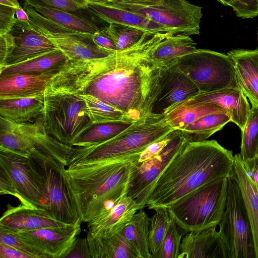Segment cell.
<instances>
[{"label":"cell","instance_id":"1","mask_svg":"<svg viewBox=\"0 0 258 258\" xmlns=\"http://www.w3.org/2000/svg\"><path fill=\"white\" fill-rule=\"evenodd\" d=\"M171 34L146 33L133 46L106 57L69 60L44 93L91 95L134 121L151 116L160 92L161 67L150 54Z\"/></svg>","mask_w":258,"mask_h":258},{"label":"cell","instance_id":"2","mask_svg":"<svg viewBox=\"0 0 258 258\" xmlns=\"http://www.w3.org/2000/svg\"><path fill=\"white\" fill-rule=\"evenodd\" d=\"M233 163L232 152L215 140L185 142L156 180L146 207L167 208L192 190L229 176Z\"/></svg>","mask_w":258,"mask_h":258},{"label":"cell","instance_id":"3","mask_svg":"<svg viewBox=\"0 0 258 258\" xmlns=\"http://www.w3.org/2000/svg\"><path fill=\"white\" fill-rule=\"evenodd\" d=\"M130 169L128 157L67 167L82 222L93 219L101 204L127 185Z\"/></svg>","mask_w":258,"mask_h":258},{"label":"cell","instance_id":"4","mask_svg":"<svg viewBox=\"0 0 258 258\" xmlns=\"http://www.w3.org/2000/svg\"><path fill=\"white\" fill-rule=\"evenodd\" d=\"M173 130L165 121L163 115L154 113L135 121L106 142L87 147H74L68 166L125 158L141 152Z\"/></svg>","mask_w":258,"mask_h":258},{"label":"cell","instance_id":"5","mask_svg":"<svg viewBox=\"0 0 258 258\" xmlns=\"http://www.w3.org/2000/svg\"><path fill=\"white\" fill-rule=\"evenodd\" d=\"M32 177L47 201V212L68 224L81 220L67 167L51 156L34 149L28 157Z\"/></svg>","mask_w":258,"mask_h":258},{"label":"cell","instance_id":"6","mask_svg":"<svg viewBox=\"0 0 258 258\" xmlns=\"http://www.w3.org/2000/svg\"><path fill=\"white\" fill-rule=\"evenodd\" d=\"M228 177L209 182L167 208L170 217L183 235L218 225L226 206Z\"/></svg>","mask_w":258,"mask_h":258},{"label":"cell","instance_id":"7","mask_svg":"<svg viewBox=\"0 0 258 258\" xmlns=\"http://www.w3.org/2000/svg\"><path fill=\"white\" fill-rule=\"evenodd\" d=\"M42 119L47 134L71 146L74 140L93 124L84 99L69 93L44 94Z\"/></svg>","mask_w":258,"mask_h":258},{"label":"cell","instance_id":"8","mask_svg":"<svg viewBox=\"0 0 258 258\" xmlns=\"http://www.w3.org/2000/svg\"><path fill=\"white\" fill-rule=\"evenodd\" d=\"M173 62L197 85L200 93L241 89L233 62L227 54L197 49Z\"/></svg>","mask_w":258,"mask_h":258},{"label":"cell","instance_id":"9","mask_svg":"<svg viewBox=\"0 0 258 258\" xmlns=\"http://www.w3.org/2000/svg\"><path fill=\"white\" fill-rule=\"evenodd\" d=\"M218 227L225 258H255L251 226L242 195L230 175L226 206Z\"/></svg>","mask_w":258,"mask_h":258},{"label":"cell","instance_id":"10","mask_svg":"<svg viewBox=\"0 0 258 258\" xmlns=\"http://www.w3.org/2000/svg\"><path fill=\"white\" fill-rule=\"evenodd\" d=\"M0 147L28 157L34 149L49 155L68 166L74 147L62 144L46 133L42 119L34 123L0 118Z\"/></svg>","mask_w":258,"mask_h":258},{"label":"cell","instance_id":"11","mask_svg":"<svg viewBox=\"0 0 258 258\" xmlns=\"http://www.w3.org/2000/svg\"><path fill=\"white\" fill-rule=\"evenodd\" d=\"M143 16L174 34H200L202 7L187 0H153L141 3H109Z\"/></svg>","mask_w":258,"mask_h":258},{"label":"cell","instance_id":"12","mask_svg":"<svg viewBox=\"0 0 258 258\" xmlns=\"http://www.w3.org/2000/svg\"><path fill=\"white\" fill-rule=\"evenodd\" d=\"M23 8L29 16L31 26L61 50L70 61L102 58L113 53L97 46L91 35L64 27L42 16L25 3Z\"/></svg>","mask_w":258,"mask_h":258},{"label":"cell","instance_id":"13","mask_svg":"<svg viewBox=\"0 0 258 258\" xmlns=\"http://www.w3.org/2000/svg\"><path fill=\"white\" fill-rule=\"evenodd\" d=\"M185 143L182 131L176 130L172 139L159 154L140 163L131 162L125 195L132 198L140 210L146 207L147 198L156 180Z\"/></svg>","mask_w":258,"mask_h":258},{"label":"cell","instance_id":"14","mask_svg":"<svg viewBox=\"0 0 258 258\" xmlns=\"http://www.w3.org/2000/svg\"><path fill=\"white\" fill-rule=\"evenodd\" d=\"M0 166L9 173L21 204L47 211V201L32 177L28 157L0 147Z\"/></svg>","mask_w":258,"mask_h":258},{"label":"cell","instance_id":"15","mask_svg":"<svg viewBox=\"0 0 258 258\" xmlns=\"http://www.w3.org/2000/svg\"><path fill=\"white\" fill-rule=\"evenodd\" d=\"M82 222L80 220L75 224L60 227L8 232L19 237L45 258H63L81 232Z\"/></svg>","mask_w":258,"mask_h":258},{"label":"cell","instance_id":"16","mask_svg":"<svg viewBox=\"0 0 258 258\" xmlns=\"http://www.w3.org/2000/svg\"><path fill=\"white\" fill-rule=\"evenodd\" d=\"M160 92L154 103L153 113L163 114L171 107L200 93L197 85L174 63L161 67Z\"/></svg>","mask_w":258,"mask_h":258},{"label":"cell","instance_id":"17","mask_svg":"<svg viewBox=\"0 0 258 258\" xmlns=\"http://www.w3.org/2000/svg\"><path fill=\"white\" fill-rule=\"evenodd\" d=\"M10 32L15 37V48L0 70L57 49L50 40L36 30L29 22L26 23L17 20Z\"/></svg>","mask_w":258,"mask_h":258},{"label":"cell","instance_id":"18","mask_svg":"<svg viewBox=\"0 0 258 258\" xmlns=\"http://www.w3.org/2000/svg\"><path fill=\"white\" fill-rule=\"evenodd\" d=\"M66 224L54 219L45 210L22 204L16 207L8 204L0 219V229L14 232Z\"/></svg>","mask_w":258,"mask_h":258},{"label":"cell","instance_id":"19","mask_svg":"<svg viewBox=\"0 0 258 258\" xmlns=\"http://www.w3.org/2000/svg\"><path fill=\"white\" fill-rule=\"evenodd\" d=\"M218 226L191 231L184 235L178 258H225Z\"/></svg>","mask_w":258,"mask_h":258},{"label":"cell","instance_id":"20","mask_svg":"<svg viewBox=\"0 0 258 258\" xmlns=\"http://www.w3.org/2000/svg\"><path fill=\"white\" fill-rule=\"evenodd\" d=\"M58 72L16 74L0 77V99L44 94L47 85Z\"/></svg>","mask_w":258,"mask_h":258},{"label":"cell","instance_id":"21","mask_svg":"<svg viewBox=\"0 0 258 258\" xmlns=\"http://www.w3.org/2000/svg\"><path fill=\"white\" fill-rule=\"evenodd\" d=\"M86 9L91 14L108 24L115 23L128 26L147 33H170L165 27L143 16L121 9L109 3L89 2Z\"/></svg>","mask_w":258,"mask_h":258},{"label":"cell","instance_id":"22","mask_svg":"<svg viewBox=\"0 0 258 258\" xmlns=\"http://www.w3.org/2000/svg\"><path fill=\"white\" fill-rule=\"evenodd\" d=\"M192 98L222 107L230 116L231 121L236 124L241 131L244 128L251 110L247 97L241 89L225 88L199 93Z\"/></svg>","mask_w":258,"mask_h":258},{"label":"cell","instance_id":"23","mask_svg":"<svg viewBox=\"0 0 258 258\" xmlns=\"http://www.w3.org/2000/svg\"><path fill=\"white\" fill-rule=\"evenodd\" d=\"M227 54L233 62L241 90L251 105L258 106V48L234 49Z\"/></svg>","mask_w":258,"mask_h":258},{"label":"cell","instance_id":"24","mask_svg":"<svg viewBox=\"0 0 258 258\" xmlns=\"http://www.w3.org/2000/svg\"><path fill=\"white\" fill-rule=\"evenodd\" d=\"M230 176L240 189L251 226L255 257L258 258V188L247 173L240 153L234 155Z\"/></svg>","mask_w":258,"mask_h":258},{"label":"cell","instance_id":"25","mask_svg":"<svg viewBox=\"0 0 258 258\" xmlns=\"http://www.w3.org/2000/svg\"><path fill=\"white\" fill-rule=\"evenodd\" d=\"M213 113L228 114L219 105L198 101L190 98L174 105L163 115L165 121L170 127L182 131L201 117Z\"/></svg>","mask_w":258,"mask_h":258},{"label":"cell","instance_id":"26","mask_svg":"<svg viewBox=\"0 0 258 258\" xmlns=\"http://www.w3.org/2000/svg\"><path fill=\"white\" fill-rule=\"evenodd\" d=\"M140 210L136 202L125 195L106 216L88 222V232L100 236L119 232Z\"/></svg>","mask_w":258,"mask_h":258},{"label":"cell","instance_id":"27","mask_svg":"<svg viewBox=\"0 0 258 258\" xmlns=\"http://www.w3.org/2000/svg\"><path fill=\"white\" fill-rule=\"evenodd\" d=\"M86 237L91 258H139L119 232L100 236L88 232Z\"/></svg>","mask_w":258,"mask_h":258},{"label":"cell","instance_id":"28","mask_svg":"<svg viewBox=\"0 0 258 258\" xmlns=\"http://www.w3.org/2000/svg\"><path fill=\"white\" fill-rule=\"evenodd\" d=\"M69 60L59 49L47 52L28 60L0 70V77L16 74H39L58 72Z\"/></svg>","mask_w":258,"mask_h":258},{"label":"cell","instance_id":"29","mask_svg":"<svg viewBox=\"0 0 258 258\" xmlns=\"http://www.w3.org/2000/svg\"><path fill=\"white\" fill-rule=\"evenodd\" d=\"M44 94L30 97L0 99V114L9 120L24 123L42 114Z\"/></svg>","mask_w":258,"mask_h":258},{"label":"cell","instance_id":"30","mask_svg":"<svg viewBox=\"0 0 258 258\" xmlns=\"http://www.w3.org/2000/svg\"><path fill=\"white\" fill-rule=\"evenodd\" d=\"M197 49L196 43L189 35L171 34L159 44L150 56L162 67L172 63Z\"/></svg>","mask_w":258,"mask_h":258},{"label":"cell","instance_id":"31","mask_svg":"<svg viewBox=\"0 0 258 258\" xmlns=\"http://www.w3.org/2000/svg\"><path fill=\"white\" fill-rule=\"evenodd\" d=\"M150 219L141 209L119 232L133 248L139 258H151L149 246Z\"/></svg>","mask_w":258,"mask_h":258},{"label":"cell","instance_id":"32","mask_svg":"<svg viewBox=\"0 0 258 258\" xmlns=\"http://www.w3.org/2000/svg\"><path fill=\"white\" fill-rule=\"evenodd\" d=\"M134 122L119 120L93 123L74 140L72 146L87 147L104 143L120 134Z\"/></svg>","mask_w":258,"mask_h":258},{"label":"cell","instance_id":"33","mask_svg":"<svg viewBox=\"0 0 258 258\" xmlns=\"http://www.w3.org/2000/svg\"><path fill=\"white\" fill-rule=\"evenodd\" d=\"M29 5L45 18L76 32L92 35L99 29L89 20L71 12L46 6Z\"/></svg>","mask_w":258,"mask_h":258},{"label":"cell","instance_id":"34","mask_svg":"<svg viewBox=\"0 0 258 258\" xmlns=\"http://www.w3.org/2000/svg\"><path fill=\"white\" fill-rule=\"evenodd\" d=\"M231 121L230 116L225 113H213L199 118L182 132L185 142H201L221 130Z\"/></svg>","mask_w":258,"mask_h":258},{"label":"cell","instance_id":"35","mask_svg":"<svg viewBox=\"0 0 258 258\" xmlns=\"http://www.w3.org/2000/svg\"><path fill=\"white\" fill-rule=\"evenodd\" d=\"M153 209L155 213L149 218V246L151 258H157L170 222V216L165 207H158Z\"/></svg>","mask_w":258,"mask_h":258},{"label":"cell","instance_id":"36","mask_svg":"<svg viewBox=\"0 0 258 258\" xmlns=\"http://www.w3.org/2000/svg\"><path fill=\"white\" fill-rule=\"evenodd\" d=\"M258 146V106L251 105L250 112L241 131L240 154L243 161L255 156Z\"/></svg>","mask_w":258,"mask_h":258},{"label":"cell","instance_id":"37","mask_svg":"<svg viewBox=\"0 0 258 258\" xmlns=\"http://www.w3.org/2000/svg\"><path fill=\"white\" fill-rule=\"evenodd\" d=\"M85 101L93 123L132 120L123 112L91 95H78Z\"/></svg>","mask_w":258,"mask_h":258},{"label":"cell","instance_id":"38","mask_svg":"<svg viewBox=\"0 0 258 258\" xmlns=\"http://www.w3.org/2000/svg\"><path fill=\"white\" fill-rule=\"evenodd\" d=\"M105 29L118 51L133 46L147 33L137 28L115 23L108 24Z\"/></svg>","mask_w":258,"mask_h":258},{"label":"cell","instance_id":"39","mask_svg":"<svg viewBox=\"0 0 258 258\" xmlns=\"http://www.w3.org/2000/svg\"><path fill=\"white\" fill-rule=\"evenodd\" d=\"M183 236L174 221L170 217L157 258H178Z\"/></svg>","mask_w":258,"mask_h":258},{"label":"cell","instance_id":"40","mask_svg":"<svg viewBox=\"0 0 258 258\" xmlns=\"http://www.w3.org/2000/svg\"><path fill=\"white\" fill-rule=\"evenodd\" d=\"M176 131V130L173 129L162 138L150 144L141 152L130 156L128 158L131 162L140 163L159 154L172 139Z\"/></svg>","mask_w":258,"mask_h":258},{"label":"cell","instance_id":"41","mask_svg":"<svg viewBox=\"0 0 258 258\" xmlns=\"http://www.w3.org/2000/svg\"><path fill=\"white\" fill-rule=\"evenodd\" d=\"M0 243L10 246L26 253L30 255L31 258H45L43 254L19 237L2 229H0Z\"/></svg>","mask_w":258,"mask_h":258},{"label":"cell","instance_id":"42","mask_svg":"<svg viewBox=\"0 0 258 258\" xmlns=\"http://www.w3.org/2000/svg\"><path fill=\"white\" fill-rule=\"evenodd\" d=\"M224 6L231 7L236 16L243 19L258 15V0H217Z\"/></svg>","mask_w":258,"mask_h":258},{"label":"cell","instance_id":"43","mask_svg":"<svg viewBox=\"0 0 258 258\" xmlns=\"http://www.w3.org/2000/svg\"><path fill=\"white\" fill-rule=\"evenodd\" d=\"M28 5L36 4L56 8L73 12L86 9V7L74 0H23Z\"/></svg>","mask_w":258,"mask_h":258},{"label":"cell","instance_id":"44","mask_svg":"<svg viewBox=\"0 0 258 258\" xmlns=\"http://www.w3.org/2000/svg\"><path fill=\"white\" fill-rule=\"evenodd\" d=\"M16 9L0 5V34L10 32L17 22Z\"/></svg>","mask_w":258,"mask_h":258},{"label":"cell","instance_id":"45","mask_svg":"<svg viewBox=\"0 0 258 258\" xmlns=\"http://www.w3.org/2000/svg\"><path fill=\"white\" fill-rule=\"evenodd\" d=\"M15 46V39L11 32L0 34V69L5 66L7 58Z\"/></svg>","mask_w":258,"mask_h":258},{"label":"cell","instance_id":"46","mask_svg":"<svg viewBox=\"0 0 258 258\" xmlns=\"http://www.w3.org/2000/svg\"><path fill=\"white\" fill-rule=\"evenodd\" d=\"M64 257L91 258L87 237L77 238Z\"/></svg>","mask_w":258,"mask_h":258},{"label":"cell","instance_id":"47","mask_svg":"<svg viewBox=\"0 0 258 258\" xmlns=\"http://www.w3.org/2000/svg\"><path fill=\"white\" fill-rule=\"evenodd\" d=\"M94 43L100 48L114 52L117 51L116 45L111 38L107 33L105 27L99 29L91 35Z\"/></svg>","mask_w":258,"mask_h":258},{"label":"cell","instance_id":"48","mask_svg":"<svg viewBox=\"0 0 258 258\" xmlns=\"http://www.w3.org/2000/svg\"><path fill=\"white\" fill-rule=\"evenodd\" d=\"M0 194L17 198V195L12 179L7 170L0 166Z\"/></svg>","mask_w":258,"mask_h":258},{"label":"cell","instance_id":"49","mask_svg":"<svg viewBox=\"0 0 258 258\" xmlns=\"http://www.w3.org/2000/svg\"><path fill=\"white\" fill-rule=\"evenodd\" d=\"M0 258H31L10 246L0 243Z\"/></svg>","mask_w":258,"mask_h":258},{"label":"cell","instance_id":"50","mask_svg":"<svg viewBox=\"0 0 258 258\" xmlns=\"http://www.w3.org/2000/svg\"><path fill=\"white\" fill-rule=\"evenodd\" d=\"M244 166L247 173L258 188V159L254 158L243 161Z\"/></svg>","mask_w":258,"mask_h":258},{"label":"cell","instance_id":"51","mask_svg":"<svg viewBox=\"0 0 258 258\" xmlns=\"http://www.w3.org/2000/svg\"><path fill=\"white\" fill-rule=\"evenodd\" d=\"M16 17L17 20L23 22H29V17L26 10L20 6L16 9Z\"/></svg>","mask_w":258,"mask_h":258},{"label":"cell","instance_id":"52","mask_svg":"<svg viewBox=\"0 0 258 258\" xmlns=\"http://www.w3.org/2000/svg\"><path fill=\"white\" fill-rule=\"evenodd\" d=\"M153 0H110L107 3H141Z\"/></svg>","mask_w":258,"mask_h":258},{"label":"cell","instance_id":"53","mask_svg":"<svg viewBox=\"0 0 258 258\" xmlns=\"http://www.w3.org/2000/svg\"><path fill=\"white\" fill-rule=\"evenodd\" d=\"M0 5L10 7L14 8H17V7L13 2L11 0H0Z\"/></svg>","mask_w":258,"mask_h":258},{"label":"cell","instance_id":"54","mask_svg":"<svg viewBox=\"0 0 258 258\" xmlns=\"http://www.w3.org/2000/svg\"><path fill=\"white\" fill-rule=\"evenodd\" d=\"M75 2H77L86 7V9L87 7V5L89 2V0H74Z\"/></svg>","mask_w":258,"mask_h":258},{"label":"cell","instance_id":"55","mask_svg":"<svg viewBox=\"0 0 258 258\" xmlns=\"http://www.w3.org/2000/svg\"><path fill=\"white\" fill-rule=\"evenodd\" d=\"M89 2H96L99 3H107L110 0H89Z\"/></svg>","mask_w":258,"mask_h":258},{"label":"cell","instance_id":"56","mask_svg":"<svg viewBox=\"0 0 258 258\" xmlns=\"http://www.w3.org/2000/svg\"><path fill=\"white\" fill-rule=\"evenodd\" d=\"M12 2H13L17 7H19L20 5L18 1V0H11Z\"/></svg>","mask_w":258,"mask_h":258},{"label":"cell","instance_id":"57","mask_svg":"<svg viewBox=\"0 0 258 258\" xmlns=\"http://www.w3.org/2000/svg\"><path fill=\"white\" fill-rule=\"evenodd\" d=\"M255 157H256L257 158V159H258V146H257V150H256V152Z\"/></svg>","mask_w":258,"mask_h":258},{"label":"cell","instance_id":"58","mask_svg":"<svg viewBox=\"0 0 258 258\" xmlns=\"http://www.w3.org/2000/svg\"><path fill=\"white\" fill-rule=\"evenodd\" d=\"M257 38H258V27H257Z\"/></svg>","mask_w":258,"mask_h":258}]
</instances>
